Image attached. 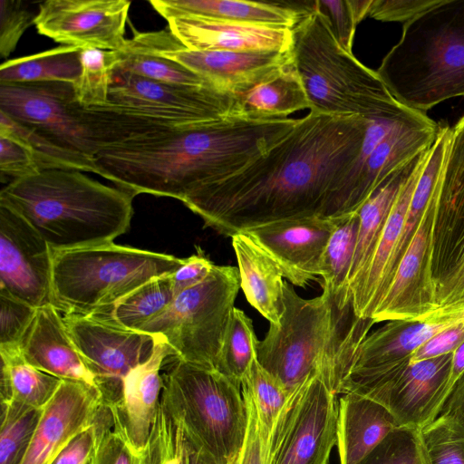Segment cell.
Returning a JSON list of instances; mask_svg holds the SVG:
<instances>
[{
	"instance_id": "2",
	"label": "cell",
	"mask_w": 464,
	"mask_h": 464,
	"mask_svg": "<svg viewBox=\"0 0 464 464\" xmlns=\"http://www.w3.org/2000/svg\"><path fill=\"white\" fill-rule=\"evenodd\" d=\"M298 119L233 116L160 130L100 150L99 175L130 193L183 202L198 188L225 179L283 140Z\"/></svg>"
},
{
	"instance_id": "52",
	"label": "cell",
	"mask_w": 464,
	"mask_h": 464,
	"mask_svg": "<svg viewBox=\"0 0 464 464\" xmlns=\"http://www.w3.org/2000/svg\"><path fill=\"white\" fill-rule=\"evenodd\" d=\"M214 266L200 247L197 253L183 258L181 266L170 275L175 296L205 280Z\"/></svg>"
},
{
	"instance_id": "39",
	"label": "cell",
	"mask_w": 464,
	"mask_h": 464,
	"mask_svg": "<svg viewBox=\"0 0 464 464\" xmlns=\"http://www.w3.org/2000/svg\"><path fill=\"white\" fill-rule=\"evenodd\" d=\"M0 130L11 132L31 148L40 170L67 169L99 175L95 158L66 150L17 123L3 112H0Z\"/></svg>"
},
{
	"instance_id": "29",
	"label": "cell",
	"mask_w": 464,
	"mask_h": 464,
	"mask_svg": "<svg viewBox=\"0 0 464 464\" xmlns=\"http://www.w3.org/2000/svg\"><path fill=\"white\" fill-rule=\"evenodd\" d=\"M242 288L247 302L269 324L279 322L284 276L274 259L246 232L231 237Z\"/></svg>"
},
{
	"instance_id": "27",
	"label": "cell",
	"mask_w": 464,
	"mask_h": 464,
	"mask_svg": "<svg viewBox=\"0 0 464 464\" xmlns=\"http://www.w3.org/2000/svg\"><path fill=\"white\" fill-rule=\"evenodd\" d=\"M151 6L166 20L191 15L229 22L293 29L309 12L285 2L237 0H151Z\"/></svg>"
},
{
	"instance_id": "47",
	"label": "cell",
	"mask_w": 464,
	"mask_h": 464,
	"mask_svg": "<svg viewBox=\"0 0 464 464\" xmlns=\"http://www.w3.org/2000/svg\"><path fill=\"white\" fill-rule=\"evenodd\" d=\"M40 168L31 148L11 132L0 130V173L12 180L34 175Z\"/></svg>"
},
{
	"instance_id": "48",
	"label": "cell",
	"mask_w": 464,
	"mask_h": 464,
	"mask_svg": "<svg viewBox=\"0 0 464 464\" xmlns=\"http://www.w3.org/2000/svg\"><path fill=\"white\" fill-rule=\"evenodd\" d=\"M32 12L21 1L0 0V55L7 58L26 29L34 24Z\"/></svg>"
},
{
	"instance_id": "33",
	"label": "cell",
	"mask_w": 464,
	"mask_h": 464,
	"mask_svg": "<svg viewBox=\"0 0 464 464\" xmlns=\"http://www.w3.org/2000/svg\"><path fill=\"white\" fill-rule=\"evenodd\" d=\"M82 49L62 45L9 59L0 66V83L60 82L73 84L82 72Z\"/></svg>"
},
{
	"instance_id": "16",
	"label": "cell",
	"mask_w": 464,
	"mask_h": 464,
	"mask_svg": "<svg viewBox=\"0 0 464 464\" xmlns=\"http://www.w3.org/2000/svg\"><path fill=\"white\" fill-rule=\"evenodd\" d=\"M69 334L93 375L103 405L121 395L125 377L152 354L157 334L116 327L90 316L63 315Z\"/></svg>"
},
{
	"instance_id": "26",
	"label": "cell",
	"mask_w": 464,
	"mask_h": 464,
	"mask_svg": "<svg viewBox=\"0 0 464 464\" xmlns=\"http://www.w3.org/2000/svg\"><path fill=\"white\" fill-rule=\"evenodd\" d=\"M19 348L24 360L36 369L61 380L84 383L100 394L93 375L69 334L63 316L53 304L37 309Z\"/></svg>"
},
{
	"instance_id": "15",
	"label": "cell",
	"mask_w": 464,
	"mask_h": 464,
	"mask_svg": "<svg viewBox=\"0 0 464 464\" xmlns=\"http://www.w3.org/2000/svg\"><path fill=\"white\" fill-rule=\"evenodd\" d=\"M82 109L72 83H0V112L66 150L94 158Z\"/></svg>"
},
{
	"instance_id": "6",
	"label": "cell",
	"mask_w": 464,
	"mask_h": 464,
	"mask_svg": "<svg viewBox=\"0 0 464 464\" xmlns=\"http://www.w3.org/2000/svg\"><path fill=\"white\" fill-rule=\"evenodd\" d=\"M312 10L292 29L293 66L306 92L310 111L378 118L403 109L372 71L345 51L325 16Z\"/></svg>"
},
{
	"instance_id": "25",
	"label": "cell",
	"mask_w": 464,
	"mask_h": 464,
	"mask_svg": "<svg viewBox=\"0 0 464 464\" xmlns=\"http://www.w3.org/2000/svg\"><path fill=\"white\" fill-rule=\"evenodd\" d=\"M169 31L193 51L289 52L292 29L256 25L191 15L167 19Z\"/></svg>"
},
{
	"instance_id": "43",
	"label": "cell",
	"mask_w": 464,
	"mask_h": 464,
	"mask_svg": "<svg viewBox=\"0 0 464 464\" xmlns=\"http://www.w3.org/2000/svg\"><path fill=\"white\" fill-rule=\"evenodd\" d=\"M428 464H464V427L445 419L434 420L420 429Z\"/></svg>"
},
{
	"instance_id": "35",
	"label": "cell",
	"mask_w": 464,
	"mask_h": 464,
	"mask_svg": "<svg viewBox=\"0 0 464 464\" xmlns=\"http://www.w3.org/2000/svg\"><path fill=\"white\" fill-rule=\"evenodd\" d=\"M140 464H212L193 443L181 422L160 402Z\"/></svg>"
},
{
	"instance_id": "24",
	"label": "cell",
	"mask_w": 464,
	"mask_h": 464,
	"mask_svg": "<svg viewBox=\"0 0 464 464\" xmlns=\"http://www.w3.org/2000/svg\"><path fill=\"white\" fill-rule=\"evenodd\" d=\"M464 318V303L439 307L416 321H388L359 346L351 372H377L406 361L422 344Z\"/></svg>"
},
{
	"instance_id": "21",
	"label": "cell",
	"mask_w": 464,
	"mask_h": 464,
	"mask_svg": "<svg viewBox=\"0 0 464 464\" xmlns=\"http://www.w3.org/2000/svg\"><path fill=\"white\" fill-rule=\"evenodd\" d=\"M437 285L464 259V116L450 129L433 237Z\"/></svg>"
},
{
	"instance_id": "14",
	"label": "cell",
	"mask_w": 464,
	"mask_h": 464,
	"mask_svg": "<svg viewBox=\"0 0 464 464\" xmlns=\"http://www.w3.org/2000/svg\"><path fill=\"white\" fill-rule=\"evenodd\" d=\"M440 128L426 113L416 111L366 160H355L329 193L321 215L334 218L356 213L388 176L431 148Z\"/></svg>"
},
{
	"instance_id": "28",
	"label": "cell",
	"mask_w": 464,
	"mask_h": 464,
	"mask_svg": "<svg viewBox=\"0 0 464 464\" xmlns=\"http://www.w3.org/2000/svg\"><path fill=\"white\" fill-rule=\"evenodd\" d=\"M398 427L383 405L354 392L343 393L339 399L337 419L340 464H358Z\"/></svg>"
},
{
	"instance_id": "17",
	"label": "cell",
	"mask_w": 464,
	"mask_h": 464,
	"mask_svg": "<svg viewBox=\"0 0 464 464\" xmlns=\"http://www.w3.org/2000/svg\"><path fill=\"white\" fill-rule=\"evenodd\" d=\"M130 6L127 0H47L34 23L40 34L63 45L120 51Z\"/></svg>"
},
{
	"instance_id": "54",
	"label": "cell",
	"mask_w": 464,
	"mask_h": 464,
	"mask_svg": "<svg viewBox=\"0 0 464 464\" xmlns=\"http://www.w3.org/2000/svg\"><path fill=\"white\" fill-rule=\"evenodd\" d=\"M95 446L96 430L93 422L73 437L51 464H91Z\"/></svg>"
},
{
	"instance_id": "44",
	"label": "cell",
	"mask_w": 464,
	"mask_h": 464,
	"mask_svg": "<svg viewBox=\"0 0 464 464\" xmlns=\"http://www.w3.org/2000/svg\"><path fill=\"white\" fill-rule=\"evenodd\" d=\"M420 431L394 429L358 464H428Z\"/></svg>"
},
{
	"instance_id": "53",
	"label": "cell",
	"mask_w": 464,
	"mask_h": 464,
	"mask_svg": "<svg viewBox=\"0 0 464 464\" xmlns=\"http://www.w3.org/2000/svg\"><path fill=\"white\" fill-rule=\"evenodd\" d=\"M464 343V318L420 346L410 363L453 353Z\"/></svg>"
},
{
	"instance_id": "5",
	"label": "cell",
	"mask_w": 464,
	"mask_h": 464,
	"mask_svg": "<svg viewBox=\"0 0 464 464\" xmlns=\"http://www.w3.org/2000/svg\"><path fill=\"white\" fill-rule=\"evenodd\" d=\"M376 72L398 102L417 111L464 96V0H439L406 22Z\"/></svg>"
},
{
	"instance_id": "31",
	"label": "cell",
	"mask_w": 464,
	"mask_h": 464,
	"mask_svg": "<svg viewBox=\"0 0 464 464\" xmlns=\"http://www.w3.org/2000/svg\"><path fill=\"white\" fill-rule=\"evenodd\" d=\"M174 298L170 275L160 276L89 316L122 329L140 331L161 314Z\"/></svg>"
},
{
	"instance_id": "9",
	"label": "cell",
	"mask_w": 464,
	"mask_h": 464,
	"mask_svg": "<svg viewBox=\"0 0 464 464\" xmlns=\"http://www.w3.org/2000/svg\"><path fill=\"white\" fill-rule=\"evenodd\" d=\"M239 288L237 267L215 265L205 280L177 295L140 331L160 335L174 358L216 370Z\"/></svg>"
},
{
	"instance_id": "10",
	"label": "cell",
	"mask_w": 464,
	"mask_h": 464,
	"mask_svg": "<svg viewBox=\"0 0 464 464\" xmlns=\"http://www.w3.org/2000/svg\"><path fill=\"white\" fill-rule=\"evenodd\" d=\"M337 395L317 375L293 391L266 443V464H328L337 443Z\"/></svg>"
},
{
	"instance_id": "37",
	"label": "cell",
	"mask_w": 464,
	"mask_h": 464,
	"mask_svg": "<svg viewBox=\"0 0 464 464\" xmlns=\"http://www.w3.org/2000/svg\"><path fill=\"white\" fill-rule=\"evenodd\" d=\"M257 342L252 320L243 310L235 307L228 321L216 370L241 384L256 357Z\"/></svg>"
},
{
	"instance_id": "36",
	"label": "cell",
	"mask_w": 464,
	"mask_h": 464,
	"mask_svg": "<svg viewBox=\"0 0 464 464\" xmlns=\"http://www.w3.org/2000/svg\"><path fill=\"white\" fill-rule=\"evenodd\" d=\"M331 234L320 261L323 290L340 297L351 298L348 276L355 249L359 218L357 213L334 218Z\"/></svg>"
},
{
	"instance_id": "32",
	"label": "cell",
	"mask_w": 464,
	"mask_h": 464,
	"mask_svg": "<svg viewBox=\"0 0 464 464\" xmlns=\"http://www.w3.org/2000/svg\"><path fill=\"white\" fill-rule=\"evenodd\" d=\"M244 116L260 119L286 118L310 103L293 63L238 95Z\"/></svg>"
},
{
	"instance_id": "46",
	"label": "cell",
	"mask_w": 464,
	"mask_h": 464,
	"mask_svg": "<svg viewBox=\"0 0 464 464\" xmlns=\"http://www.w3.org/2000/svg\"><path fill=\"white\" fill-rule=\"evenodd\" d=\"M37 309L0 292V349L19 348Z\"/></svg>"
},
{
	"instance_id": "4",
	"label": "cell",
	"mask_w": 464,
	"mask_h": 464,
	"mask_svg": "<svg viewBox=\"0 0 464 464\" xmlns=\"http://www.w3.org/2000/svg\"><path fill=\"white\" fill-rule=\"evenodd\" d=\"M133 198L82 171L44 169L10 181L0 192V205L59 252L113 243L130 228Z\"/></svg>"
},
{
	"instance_id": "41",
	"label": "cell",
	"mask_w": 464,
	"mask_h": 464,
	"mask_svg": "<svg viewBox=\"0 0 464 464\" xmlns=\"http://www.w3.org/2000/svg\"><path fill=\"white\" fill-rule=\"evenodd\" d=\"M117 63V51L96 48L82 50V72L78 80L72 84L76 98L82 106H98L108 102L112 74Z\"/></svg>"
},
{
	"instance_id": "45",
	"label": "cell",
	"mask_w": 464,
	"mask_h": 464,
	"mask_svg": "<svg viewBox=\"0 0 464 464\" xmlns=\"http://www.w3.org/2000/svg\"><path fill=\"white\" fill-rule=\"evenodd\" d=\"M95 452L91 464H140L135 455L114 432L110 411L102 405L94 420Z\"/></svg>"
},
{
	"instance_id": "56",
	"label": "cell",
	"mask_w": 464,
	"mask_h": 464,
	"mask_svg": "<svg viewBox=\"0 0 464 464\" xmlns=\"http://www.w3.org/2000/svg\"><path fill=\"white\" fill-rule=\"evenodd\" d=\"M439 307L464 303V259L436 286Z\"/></svg>"
},
{
	"instance_id": "23",
	"label": "cell",
	"mask_w": 464,
	"mask_h": 464,
	"mask_svg": "<svg viewBox=\"0 0 464 464\" xmlns=\"http://www.w3.org/2000/svg\"><path fill=\"white\" fill-rule=\"evenodd\" d=\"M102 405L94 389L82 382L62 380L42 409L22 464H51L73 437L92 425Z\"/></svg>"
},
{
	"instance_id": "18",
	"label": "cell",
	"mask_w": 464,
	"mask_h": 464,
	"mask_svg": "<svg viewBox=\"0 0 464 464\" xmlns=\"http://www.w3.org/2000/svg\"><path fill=\"white\" fill-rule=\"evenodd\" d=\"M53 254L23 218L0 205V292L36 309L53 304Z\"/></svg>"
},
{
	"instance_id": "40",
	"label": "cell",
	"mask_w": 464,
	"mask_h": 464,
	"mask_svg": "<svg viewBox=\"0 0 464 464\" xmlns=\"http://www.w3.org/2000/svg\"><path fill=\"white\" fill-rule=\"evenodd\" d=\"M117 54L115 70L168 84L213 87L195 72L169 59L126 48L117 51Z\"/></svg>"
},
{
	"instance_id": "3",
	"label": "cell",
	"mask_w": 464,
	"mask_h": 464,
	"mask_svg": "<svg viewBox=\"0 0 464 464\" xmlns=\"http://www.w3.org/2000/svg\"><path fill=\"white\" fill-rule=\"evenodd\" d=\"M374 324L372 318L357 316L349 298L323 290L319 296L305 299L285 281L279 322L269 324L257 342L256 357L290 393L317 375L338 395Z\"/></svg>"
},
{
	"instance_id": "50",
	"label": "cell",
	"mask_w": 464,
	"mask_h": 464,
	"mask_svg": "<svg viewBox=\"0 0 464 464\" xmlns=\"http://www.w3.org/2000/svg\"><path fill=\"white\" fill-rule=\"evenodd\" d=\"M246 405V437L235 464H266V440L263 437L256 407L249 391L241 386Z\"/></svg>"
},
{
	"instance_id": "49",
	"label": "cell",
	"mask_w": 464,
	"mask_h": 464,
	"mask_svg": "<svg viewBox=\"0 0 464 464\" xmlns=\"http://www.w3.org/2000/svg\"><path fill=\"white\" fill-rule=\"evenodd\" d=\"M314 6L321 12L339 44L353 53V43L357 24L360 23L352 0H315Z\"/></svg>"
},
{
	"instance_id": "34",
	"label": "cell",
	"mask_w": 464,
	"mask_h": 464,
	"mask_svg": "<svg viewBox=\"0 0 464 464\" xmlns=\"http://www.w3.org/2000/svg\"><path fill=\"white\" fill-rule=\"evenodd\" d=\"M1 401H16L43 409L62 380L29 364L20 348L0 349Z\"/></svg>"
},
{
	"instance_id": "13",
	"label": "cell",
	"mask_w": 464,
	"mask_h": 464,
	"mask_svg": "<svg viewBox=\"0 0 464 464\" xmlns=\"http://www.w3.org/2000/svg\"><path fill=\"white\" fill-rule=\"evenodd\" d=\"M108 102L174 128L244 116L238 95L213 87L159 82L115 69Z\"/></svg>"
},
{
	"instance_id": "22",
	"label": "cell",
	"mask_w": 464,
	"mask_h": 464,
	"mask_svg": "<svg viewBox=\"0 0 464 464\" xmlns=\"http://www.w3.org/2000/svg\"><path fill=\"white\" fill-rule=\"evenodd\" d=\"M150 357L125 377L120 397L108 409L112 429L137 456L143 451L157 415L164 386L160 368L173 352L157 334Z\"/></svg>"
},
{
	"instance_id": "1",
	"label": "cell",
	"mask_w": 464,
	"mask_h": 464,
	"mask_svg": "<svg viewBox=\"0 0 464 464\" xmlns=\"http://www.w3.org/2000/svg\"><path fill=\"white\" fill-rule=\"evenodd\" d=\"M370 118L310 111L277 144L182 202L225 237L271 222L321 215L357 159Z\"/></svg>"
},
{
	"instance_id": "11",
	"label": "cell",
	"mask_w": 464,
	"mask_h": 464,
	"mask_svg": "<svg viewBox=\"0 0 464 464\" xmlns=\"http://www.w3.org/2000/svg\"><path fill=\"white\" fill-rule=\"evenodd\" d=\"M453 353L377 372H351L341 393L354 392L383 405L400 427L421 429L447 393Z\"/></svg>"
},
{
	"instance_id": "7",
	"label": "cell",
	"mask_w": 464,
	"mask_h": 464,
	"mask_svg": "<svg viewBox=\"0 0 464 464\" xmlns=\"http://www.w3.org/2000/svg\"><path fill=\"white\" fill-rule=\"evenodd\" d=\"M182 261L114 243L53 252L52 303L63 315L89 316L146 282L171 275Z\"/></svg>"
},
{
	"instance_id": "19",
	"label": "cell",
	"mask_w": 464,
	"mask_h": 464,
	"mask_svg": "<svg viewBox=\"0 0 464 464\" xmlns=\"http://www.w3.org/2000/svg\"><path fill=\"white\" fill-rule=\"evenodd\" d=\"M439 195L440 192L428 207L372 316L375 324L420 320L439 308L432 277L433 237Z\"/></svg>"
},
{
	"instance_id": "42",
	"label": "cell",
	"mask_w": 464,
	"mask_h": 464,
	"mask_svg": "<svg viewBox=\"0 0 464 464\" xmlns=\"http://www.w3.org/2000/svg\"><path fill=\"white\" fill-rule=\"evenodd\" d=\"M241 386L246 387L253 397L260 429L267 443L274 423L291 393L280 380L258 362L256 357L246 372Z\"/></svg>"
},
{
	"instance_id": "20",
	"label": "cell",
	"mask_w": 464,
	"mask_h": 464,
	"mask_svg": "<svg viewBox=\"0 0 464 464\" xmlns=\"http://www.w3.org/2000/svg\"><path fill=\"white\" fill-rule=\"evenodd\" d=\"M337 219L311 215L282 219L246 232L274 259L284 278L304 287L320 276V261Z\"/></svg>"
},
{
	"instance_id": "12",
	"label": "cell",
	"mask_w": 464,
	"mask_h": 464,
	"mask_svg": "<svg viewBox=\"0 0 464 464\" xmlns=\"http://www.w3.org/2000/svg\"><path fill=\"white\" fill-rule=\"evenodd\" d=\"M123 48L174 61L211 86L236 95L246 93L292 63L291 51H193L169 30L135 32Z\"/></svg>"
},
{
	"instance_id": "8",
	"label": "cell",
	"mask_w": 464,
	"mask_h": 464,
	"mask_svg": "<svg viewBox=\"0 0 464 464\" xmlns=\"http://www.w3.org/2000/svg\"><path fill=\"white\" fill-rule=\"evenodd\" d=\"M172 359L162 375L161 402L212 464H235L247 426L241 384L217 370Z\"/></svg>"
},
{
	"instance_id": "55",
	"label": "cell",
	"mask_w": 464,
	"mask_h": 464,
	"mask_svg": "<svg viewBox=\"0 0 464 464\" xmlns=\"http://www.w3.org/2000/svg\"><path fill=\"white\" fill-rule=\"evenodd\" d=\"M437 419L450 420L464 427V372L442 400L430 421Z\"/></svg>"
},
{
	"instance_id": "51",
	"label": "cell",
	"mask_w": 464,
	"mask_h": 464,
	"mask_svg": "<svg viewBox=\"0 0 464 464\" xmlns=\"http://www.w3.org/2000/svg\"><path fill=\"white\" fill-rule=\"evenodd\" d=\"M439 0H372L369 16L385 22H408Z\"/></svg>"
},
{
	"instance_id": "38",
	"label": "cell",
	"mask_w": 464,
	"mask_h": 464,
	"mask_svg": "<svg viewBox=\"0 0 464 464\" xmlns=\"http://www.w3.org/2000/svg\"><path fill=\"white\" fill-rule=\"evenodd\" d=\"M41 414L42 409L1 401L0 464H22Z\"/></svg>"
},
{
	"instance_id": "30",
	"label": "cell",
	"mask_w": 464,
	"mask_h": 464,
	"mask_svg": "<svg viewBox=\"0 0 464 464\" xmlns=\"http://www.w3.org/2000/svg\"><path fill=\"white\" fill-rule=\"evenodd\" d=\"M429 151L430 149L422 151L394 170L356 212L359 227L348 276L349 289L366 268L398 193L426 160Z\"/></svg>"
}]
</instances>
